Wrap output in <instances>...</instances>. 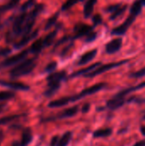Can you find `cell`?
<instances>
[{"label": "cell", "mask_w": 145, "mask_h": 146, "mask_svg": "<svg viewBox=\"0 0 145 146\" xmlns=\"http://www.w3.org/2000/svg\"><path fill=\"white\" fill-rule=\"evenodd\" d=\"M57 68V62H50L44 68V72L46 73H49V74H51L53 73Z\"/></svg>", "instance_id": "obj_31"}, {"label": "cell", "mask_w": 145, "mask_h": 146, "mask_svg": "<svg viewBox=\"0 0 145 146\" xmlns=\"http://www.w3.org/2000/svg\"><path fill=\"white\" fill-rule=\"evenodd\" d=\"M61 83H48V87L46 91L44 92V95L46 97H51L53 96L60 88Z\"/></svg>", "instance_id": "obj_21"}, {"label": "cell", "mask_w": 145, "mask_h": 146, "mask_svg": "<svg viewBox=\"0 0 145 146\" xmlns=\"http://www.w3.org/2000/svg\"><path fill=\"white\" fill-rule=\"evenodd\" d=\"M79 111V106H73L71 108H68L67 110H65L63 112H62L57 118L58 119H64V118H69V117H73Z\"/></svg>", "instance_id": "obj_18"}, {"label": "cell", "mask_w": 145, "mask_h": 146, "mask_svg": "<svg viewBox=\"0 0 145 146\" xmlns=\"http://www.w3.org/2000/svg\"><path fill=\"white\" fill-rule=\"evenodd\" d=\"M15 97V93L11 92H0V102L9 100Z\"/></svg>", "instance_id": "obj_30"}, {"label": "cell", "mask_w": 145, "mask_h": 146, "mask_svg": "<svg viewBox=\"0 0 145 146\" xmlns=\"http://www.w3.org/2000/svg\"><path fill=\"white\" fill-rule=\"evenodd\" d=\"M36 4V0H27L26 2H25L21 7V12H26L30 8L33 7Z\"/></svg>", "instance_id": "obj_29"}, {"label": "cell", "mask_w": 145, "mask_h": 146, "mask_svg": "<svg viewBox=\"0 0 145 146\" xmlns=\"http://www.w3.org/2000/svg\"><path fill=\"white\" fill-rule=\"evenodd\" d=\"M145 76V68H143L142 69L138 70V71H136V72H133L130 74V77L131 78H142V77H144Z\"/></svg>", "instance_id": "obj_32"}, {"label": "cell", "mask_w": 145, "mask_h": 146, "mask_svg": "<svg viewBox=\"0 0 145 146\" xmlns=\"http://www.w3.org/2000/svg\"><path fill=\"white\" fill-rule=\"evenodd\" d=\"M97 33L96 32L92 31V32H91L89 34H87L85 36V40L86 43H91V42H93L97 38Z\"/></svg>", "instance_id": "obj_33"}, {"label": "cell", "mask_w": 145, "mask_h": 146, "mask_svg": "<svg viewBox=\"0 0 145 146\" xmlns=\"http://www.w3.org/2000/svg\"><path fill=\"white\" fill-rule=\"evenodd\" d=\"M58 17H59V12H56L52 16H50L48 20H47V22L44 26V29L45 30H48L50 28H51L53 26L56 25L57 20H58Z\"/></svg>", "instance_id": "obj_25"}, {"label": "cell", "mask_w": 145, "mask_h": 146, "mask_svg": "<svg viewBox=\"0 0 145 146\" xmlns=\"http://www.w3.org/2000/svg\"><path fill=\"white\" fill-rule=\"evenodd\" d=\"M101 64H102L101 62H95V63H93V64H91V65H90V66H88V67H86V68H82V69H79V70L74 72L73 74H71L70 78H75V77H79V76H82V75L84 76V75H85L86 74H88V73H90V72L93 71L95 68H97L98 66H100Z\"/></svg>", "instance_id": "obj_13"}, {"label": "cell", "mask_w": 145, "mask_h": 146, "mask_svg": "<svg viewBox=\"0 0 145 146\" xmlns=\"http://www.w3.org/2000/svg\"><path fill=\"white\" fill-rule=\"evenodd\" d=\"M32 132L29 128H26L23 131L22 136H21V139L20 142V146H27L32 141Z\"/></svg>", "instance_id": "obj_19"}, {"label": "cell", "mask_w": 145, "mask_h": 146, "mask_svg": "<svg viewBox=\"0 0 145 146\" xmlns=\"http://www.w3.org/2000/svg\"><path fill=\"white\" fill-rule=\"evenodd\" d=\"M122 47V38H116L112 40H110L106 45H105V50L108 54L112 55L116 52H118Z\"/></svg>", "instance_id": "obj_9"}, {"label": "cell", "mask_w": 145, "mask_h": 146, "mask_svg": "<svg viewBox=\"0 0 145 146\" xmlns=\"http://www.w3.org/2000/svg\"><path fill=\"white\" fill-rule=\"evenodd\" d=\"M20 1H21V0H10L8 3H6V4H4V5H2V6H0V7H1L2 10H3V12L4 13L5 11L10 10V9L15 8V7L17 6V4L20 3Z\"/></svg>", "instance_id": "obj_26"}, {"label": "cell", "mask_w": 145, "mask_h": 146, "mask_svg": "<svg viewBox=\"0 0 145 146\" xmlns=\"http://www.w3.org/2000/svg\"><path fill=\"white\" fill-rule=\"evenodd\" d=\"M44 5L35 4L30 12H21L13 21L11 30L6 34V42L11 43L17 38L30 33L33 27L38 15L44 10Z\"/></svg>", "instance_id": "obj_1"}, {"label": "cell", "mask_w": 145, "mask_h": 146, "mask_svg": "<svg viewBox=\"0 0 145 146\" xmlns=\"http://www.w3.org/2000/svg\"><path fill=\"white\" fill-rule=\"evenodd\" d=\"M38 30L37 29L35 31H31L30 33H28L26 34H24L23 36H21V39L19 41H17L16 43L14 44V48L15 49H17V50L23 48L30 41H32V39H34L38 36Z\"/></svg>", "instance_id": "obj_8"}, {"label": "cell", "mask_w": 145, "mask_h": 146, "mask_svg": "<svg viewBox=\"0 0 145 146\" xmlns=\"http://www.w3.org/2000/svg\"><path fill=\"white\" fill-rule=\"evenodd\" d=\"M58 140H59V137L58 136H55L53 137V139H51L50 142V146H56L58 144Z\"/></svg>", "instance_id": "obj_38"}, {"label": "cell", "mask_w": 145, "mask_h": 146, "mask_svg": "<svg viewBox=\"0 0 145 146\" xmlns=\"http://www.w3.org/2000/svg\"><path fill=\"white\" fill-rule=\"evenodd\" d=\"M84 0H67L62 5V11H66L68 9H69L70 8H72L74 4L79 3V2H82Z\"/></svg>", "instance_id": "obj_27"}, {"label": "cell", "mask_w": 145, "mask_h": 146, "mask_svg": "<svg viewBox=\"0 0 145 146\" xmlns=\"http://www.w3.org/2000/svg\"><path fill=\"white\" fill-rule=\"evenodd\" d=\"M72 46H73V44H69L68 45H67V46L62 50V53H61V54H62L61 56H66V55L68 53V51H69V50L71 49V47H72Z\"/></svg>", "instance_id": "obj_37"}, {"label": "cell", "mask_w": 145, "mask_h": 146, "mask_svg": "<svg viewBox=\"0 0 145 146\" xmlns=\"http://www.w3.org/2000/svg\"><path fill=\"white\" fill-rule=\"evenodd\" d=\"M71 139H72V133L71 132L65 133L62 135V137L58 140V144L56 146H68Z\"/></svg>", "instance_id": "obj_24"}, {"label": "cell", "mask_w": 145, "mask_h": 146, "mask_svg": "<svg viewBox=\"0 0 145 146\" xmlns=\"http://www.w3.org/2000/svg\"><path fill=\"white\" fill-rule=\"evenodd\" d=\"M126 9H127V5H122V4H121L115 11H114L113 13H111L109 19H110L111 21H114V20L117 19L118 17H120L121 15H123V14L126 12Z\"/></svg>", "instance_id": "obj_23"}, {"label": "cell", "mask_w": 145, "mask_h": 146, "mask_svg": "<svg viewBox=\"0 0 145 146\" xmlns=\"http://www.w3.org/2000/svg\"><path fill=\"white\" fill-rule=\"evenodd\" d=\"M0 85L4 87H8L9 89L15 90V91H28L30 89V87L27 85L21 82H15V81H7V80H0Z\"/></svg>", "instance_id": "obj_10"}, {"label": "cell", "mask_w": 145, "mask_h": 146, "mask_svg": "<svg viewBox=\"0 0 145 146\" xmlns=\"http://www.w3.org/2000/svg\"><path fill=\"white\" fill-rule=\"evenodd\" d=\"M106 86H107V84L104 83V82L97 83V84H96L94 86H91V87H88V88L84 89L79 94H76V95H73V96H70V97H65V98H63L64 102H65V104L67 105L68 104H71V103H74L76 101H79V100H80L83 98H85L87 96L93 95V94L100 92L103 88H105Z\"/></svg>", "instance_id": "obj_3"}, {"label": "cell", "mask_w": 145, "mask_h": 146, "mask_svg": "<svg viewBox=\"0 0 145 146\" xmlns=\"http://www.w3.org/2000/svg\"><path fill=\"white\" fill-rule=\"evenodd\" d=\"M57 29H55L53 30L52 32L49 33L46 36L43 37V42H44V44L46 47L50 46V44H52L55 41V38H56V33H57Z\"/></svg>", "instance_id": "obj_20"}, {"label": "cell", "mask_w": 145, "mask_h": 146, "mask_svg": "<svg viewBox=\"0 0 145 146\" xmlns=\"http://www.w3.org/2000/svg\"><path fill=\"white\" fill-rule=\"evenodd\" d=\"M141 2L143 3V4H144V5H145V0H141Z\"/></svg>", "instance_id": "obj_43"}, {"label": "cell", "mask_w": 145, "mask_h": 146, "mask_svg": "<svg viewBox=\"0 0 145 146\" xmlns=\"http://www.w3.org/2000/svg\"><path fill=\"white\" fill-rule=\"evenodd\" d=\"M112 133V129L110 128H103V129H98L93 133V137L94 138H106L110 136Z\"/></svg>", "instance_id": "obj_22"}, {"label": "cell", "mask_w": 145, "mask_h": 146, "mask_svg": "<svg viewBox=\"0 0 145 146\" xmlns=\"http://www.w3.org/2000/svg\"><path fill=\"white\" fill-rule=\"evenodd\" d=\"M97 0H87L84 5V9H83V14L85 18H89L91 16L94 9V6L97 3Z\"/></svg>", "instance_id": "obj_17"}, {"label": "cell", "mask_w": 145, "mask_h": 146, "mask_svg": "<svg viewBox=\"0 0 145 146\" xmlns=\"http://www.w3.org/2000/svg\"><path fill=\"white\" fill-rule=\"evenodd\" d=\"M1 28H2V25L0 24V29H1Z\"/></svg>", "instance_id": "obj_44"}, {"label": "cell", "mask_w": 145, "mask_h": 146, "mask_svg": "<svg viewBox=\"0 0 145 146\" xmlns=\"http://www.w3.org/2000/svg\"><path fill=\"white\" fill-rule=\"evenodd\" d=\"M4 106H5L4 104H1V105H0V113H1V112L3 110V109H4Z\"/></svg>", "instance_id": "obj_42"}, {"label": "cell", "mask_w": 145, "mask_h": 146, "mask_svg": "<svg viewBox=\"0 0 145 146\" xmlns=\"http://www.w3.org/2000/svg\"><path fill=\"white\" fill-rule=\"evenodd\" d=\"M137 17H138L137 15L130 12V14H129L128 17L126 19V21L122 24H121L120 26H118L115 28H114L111 31V34L112 35H118V36L124 35L127 32V30L129 29V27L133 24V22L135 21V20H136Z\"/></svg>", "instance_id": "obj_5"}, {"label": "cell", "mask_w": 145, "mask_h": 146, "mask_svg": "<svg viewBox=\"0 0 145 146\" xmlns=\"http://www.w3.org/2000/svg\"><path fill=\"white\" fill-rule=\"evenodd\" d=\"M128 62H129V60L126 59V60H122V61H119V62H110V63H107V64H101L97 68H95L93 71L86 74L84 76L86 77V78H93V77H96L97 75H100V74H103L105 72H108V71H109L111 69L121 67V66L127 63Z\"/></svg>", "instance_id": "obj_4"}, {"label": "cell", "mask_w": 145, "mask_h": 146, "mask_svg": "<svg viewBox=\"0 0 145 146\" xmlns=\"http://www.w3.org/2000/svg\"><path fill=\"white\" fill-rule=\"evenodd\" d=\"M92 21H93L94 26H97V25L102 24V22H103V17H102V15L100 14H96L92 17Z\"/></svg>", "instance_id": "obj_34"}, {"label": "cell", "mask_w": 145, "mask_h": 146, "mask_svg": "<svg viewBox=\"0 0 145 146\" xmlns=\"http://www.w3.org/2000/svg\"><path fill=\"white\" fill-rule=\"evenodd\" d=\"M89 108H90L89 104H86V105H85V107H84V109H83V112H86V111L89 110Z\"/></svg>", "instance_id": "obj_41"}, {"label": "cell", "mask_w": 145, "mask_h": 146, "mask_svg": "<svg viewBox=\"0 0 145 146\" xmlns=\"http://www.w3.org/2000/svg\"><path fill=\"white\" fill-rule=\"evenodd\" d=\"M97 54V49H93V50H91L85 52V54H83L79 57L77 64L79 65V66L87 64L88 62H90L91 61H92L96 57Z\"/></svg>", "instance_id": "obj_11"}, {"label": "cell", "mask_w": 145, "mask_h": 146, "mask_svg": "<svg viewBox=\"0 0 145 146\" xmlns=\"http://www.w3.org/2000/svg\"><path fill=\"white\" fill-rule=\"evenodd\" d=\"M125 102H126L125 98H120V97L115 96L113 98H111L110 100H109L107 102V107L113 110H117V109L121 108V106H123Z\"/></svg>", "instance_id": "obj_14"}, {"label": "cell", "mask_w": 145, "mask_h": 146, "mask_svg": "<svg viewBox=\"0 0 145 146\" xmlns=\"http://www.w3.org/2000/svg\"><path fill=\"white\" fill-rule=\"evenodd\" d=\"M140 131H141V133L145 136V126H143V127H141V128H140Z\"/></svg>", "instance_id": "obj_40"}, {"label": "cell", "mask_w": 145, "mask_h": 146, "mask_svg": "<svg viewBox=\"0 0 145 146\" xmlns=\"http://www.w3.org/2000/svg\"><path fill=\"white\" fill-rule=\"evenodd\" d=\"M28 53H29L28 50H24L16 55H14L12 56L6 58L0 63V68H7V67H10V66L18 64L19 62H22L23 60H25L26 58Z\"/></svg>", "instance_id": "obj_6"}, {"label": "cell", "mask_w": 145, "mask_h": 146, "mask_svg": "<svg viewBox=\"0 0 145 146\" xmlns=\"http://www.w3.org/2000/svg\"><path fill=\"white\" fill-rule=\"evenodd\" d=\"M144 88H145V81L138 84V85H137V86L126 88V89L120 92L119 93H117L115 96L116 97H120V98H125L127 94H129L131 92H136V91H138V90H141V89H144Z\"/></svg>", "instance_id": "obj_16"}, {"label": "cell", "mask_w": 145, "mask_h": 146, "mask_svg": "<svg viewBox=\"0 0 145 146\" xmlns=\"http://www.w3.org/2000/svg\"><path fill=\"white\" fill-rule=\"evenodd\" d=\"M121 5V3H116V4H112V5H109V6H108L107 8H106V11L107 12H109V13H113L114 11H115Z\"/></svg>", "instance_id": "obj_36"}, {"label": "cell", "mask_w": 145, "mask_h": 146, "mask_svg": "<svg viewBox=\"0 0 145 146\" xmlns=\"http://www.w3.org/2000/svg\"><path fill=\"white\" fill-rule=\"evenodd\" d=\"M94 29L93 26H90L85 23H79L75 26L74 27V35L72 38L73 39L79 38L82 37H85L87 34H89L91 32H92Z\"/></svg>", "instance_id": "obj_7"}, {"label": "cell", "mask_w": 145, "mask_h": 146, "mask_svg": "<svg viewBox=\"0 0 145 146\" xmlns=\"http://www.w3.org/2000/svg\"><path fill=\"white\" fill-rule=\"evenodd\" d=\"M132 146H145V140H141L137 142L134 145Z\"/></svg>", "instance_id": "obj_39"}, {"label": "cell", "mask_w": 145, "mask_h": 146, "mask_svg": "<svg viewBox=\"0 0 145 146\" xmlns=\"http://www.w3.org/2000/svg\"><path fill=\"white\" fill-rule=\"evenodd\" d=\"M12 50L9 47H0V57L1 56H7L11 53Z\"/></svg>", "instance_id": "obj_35"}, {"label": "cell", "mask_w": 145, "mask_h": 146, "mask_svg": "<svg viewBox=\"0 0 145 146\" xmlns=\"http://www.w3.org/2000/svg\"><path fill=\"white\" fill-rule=\"evenodd\" d=\"M67 77V73L65 71H59V72H53L49 74L47 77L48 83H61Z\"/></svg>", "instance_id": "obj_12"}, {"label": "cell", "mask_w": 145, "mask_h": 146, "mask_svg": "<svg viewBox=\"0 0 145 146\" xmlns=\"http://www.w3.org/2000/svg\"><path fill=\"white\" fill-rule=\"evenodd\" d=\"M36 67V58H28L25 59L22 62L16 64L9 72V75L11 78H19L21 76H25L30 74L34 68Z\"/></svg>", "instance_id": "obj_2"}, {"label": "cell", "mask_w": 145, "mask_h": 146, "mask_svg": "<svg viewBox=\"0 0 145 146\" xmlns=\"http://www.w3.org/2000/svg\"><path fill=\"white\" fill-rule=\"evenodd\" d=\"M44 49H45V46H44V44L43 38H40L35 40V41L32 43V44L31 45V47H30V49H29L28 50H29V52H31V53H32V54H34V55H38V54H39Z\"/></svg>", "instance_id": "obj_15"}, {"label": "cell", "mask_w": 145, "mask_h": 146, "mask_svg": "<svg viewBox=\"0 0 145 146\" xmlns=\"http://www.w3.org/2000/svg\"><path fill=\"white\" fill-rule=\"evenodd\" d=\"M21 115H9V116H4L0 118V125H5L8 124L9 122L19 118Z\"/></svg>", "instance_id": "obj_28"}]
</instances>
